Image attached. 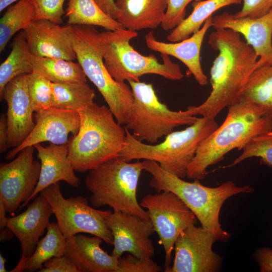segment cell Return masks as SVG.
<instances>
[{
    "instance_id": "obj_43",
    "label": "cell",
    "mask_w": 272,
    "mask_h": 272,
    "mask_svg": "<svg viewBox=\"0 0 272 272\" xmlns=\"http://www.w3.org/2000/svg\"><path fill=\"white\" fill-rule=\"evenodd\" d=\"M14 234L7 227L1 229L0 239L1 242H5L12 239Z\"/></svg>"
},
{
    "instance_id": "obj_28",
    "label": "cell",
    "mask_w": 272,
    "mask_h": 272,
    "mask_svg": "<svg viewBox=\"0 0 272 272\" xmlns=\"http://www.w3.org/2000/svg\"><path fill=\"white\" fill-rule=\"evenodd\" d=\"M12 50L0 65V94L14 78L33 72L32 56L23 30L14 38Z\"/></svg>"
},
{
    "instance_id": "obj_2",
    "label": "cell",
    "mask_w": 272,
    "mask_h": 272,
    "mask_svg": "<svg viewBox=\"0 0 272 272\" xmlns=\"http://www.w3.org/2000/svg\"><path fill=\"white\" fill-rule=\"evenodd\" d=\"M228 108L223 123L200 143L188 166L187 177L205 178L207 168L222 161L228 152L242 150L253 137L272 130V118L245 99Z\"/></svg>"
},
{
    "instance_id": "obj_40",
    "label": "cell",
    "mask_w": 272,
    "mask_h": 272,
    "mask_svg": "<svg viewBox=\"0 0 272 272\" xmlns=\"http://www.w3.org/2000/svg\"><path fill=\"white\" fill-rule=\"evenodd\" d=\"M8 122L6 114L0 117V153H4L9 148L8 146Z\"/></svg>"
},
{
    "instance_id": "obj_32",
    "label": "cell",
    "mask_w": 272,
    "mask_h": 272,
    "mask_svg": "<svg viewBox=\"0 0 272 272\" xmlns=\"http://www.w3.org/2000/svg\"><path fill=\"white\" fill-rule=\"evenodd\" d=\"M242 150L241 154L231 164L222 168L233 167L251 157L260 158L261 164L272 167V130L253 137Z\"/></svg>"
},
{
    "instance_id": "obj_34",
    "label": "cell",
    "mask_w": 272,
    "mask_h": 272,
    "mask_svg": "<svg viewBox=\"0 0 272 272\" xmlns=\"http://www.w3.org/2000/svg\"><path fill=\"white\" fill-rule=\"evenodd\" d=\"M34 7V21L47 20L60 25L65 14L63 5L65 0H31Z\"/></svg>"
},
{
    "instance_id": "obj_31",
    "label": "cell",
    "mask_w": 272,
    "mask_h": 272,
    "mask_svg": "<svg viewBox=\"0 0 272 272\" xmlns=\"http://www.w3.org/2000/svg\"><path fill=\"white\" fill-rule=\"evenodd\" d=\"M35 12L31 0H19L8 7L0 20V52L18 31L24 30L34 21Z\"/></svg>"
},
{
    "instance_id": "obj_4",
    "label": "cell",
    "mask_w": 272,
    "mask_h": 272,
    "mask_svg": "<svg viewBox=\"0 0 272 272\" xmlns=\"http://www.w3.org/2000/svg\"><path fill=\"white\" fill-rule=\"evenodd\" d=\"M78 133L68 142V157L75 171L84 173L119 156L126 131L108 107L93 102L78 111Z\"/></svg>"
},
{
    "instance_id": "obj_29",
    "label": "cell",
    "mask_w": 272,
    "mask_h": 272,
    "mask_svg": "<svg viewBox=\"0 0 272 272\" xmlns=\"http://www.w3.org/2000/svg\"><path fill=\"white\" fill-rule=\"evenodd\" d=\"M51 107L78 111L93 103L94 90L87 83L51 82Z\"/></svg>"
},
{
    "instance_id": "obj_19",
    "label": "cell",
    "mask_w": 272,
    "mask_h": 272,
    "mask_svg": "<svg viewBox=\"0 0 272 272\" xmlns=\"http://www.w3.org/2000/svg\"><path fill=\"white\" fill-rule=\"evenodd\" d=\"M23 31L33 55L68 60L77 59L73 25L61 26L47 20H39L31 22Z\"/></svg>"
},
{
    "instance_id": "obj_16",
    "label": "cell",
    "mask_w": 272,
    "mask_h": 272,
    "mask_svg": "<svg viewBox=\"0 0 272 272\" xmlns=\"http://www.w3.org/2000/svg\"><path fill=\"white\" fill-rule=\"evenodd\" d=\"M1 100L8 105L6 116L8 122V146H20L32 131L35 124L34 112L29 95L27 74L19 76L5 87Z\"/></svg>"
},
{
    "instance_id": "obj_26",
    "label": "cell",
    "mask_w": 272,
    "mask_h": 272,
    "mask_svg": "<svg viewBox=\"0 0 272 272\" xmlns=\"http://www.w3.org/2000/svg\"><path fill=\"white\" fill-rule=\"evenodd\" d=\"M66 238L57 222L49 224L45 235L39 240L34 253L28 257L18 272H33L40 269L44 263L54 257L64 255Z\"/></svg>"
},
{
    "instance_id": "obj_39",
    "label": "cell",
    "mask_w": 272,
    "mask_h": 272,
    "mask_svg": "<svg viewBox=\"0 0 272 272\" xmlns=\"http://www.w3.org/2000/svg\"><path fill=\"white\" fill-rule=\"evenodd\" d=\"M253 257L258 264L260 272H272V249L262 247L256 249Z\"/></svg>"
},
{
    "instance_id": "obj_11",
    "label": "cell",
    "mask_w": 272,
    "mask_h": 272,
    "mask_svg": "<svg viewBox=\"0 0 272 272\" xmlns=\"http://www.w3.org/2000/svg\"><path fill=\"white\" fill-rule=\"evenodd\" d=\"M140 203L148 212L158 235V242L164 249L166 272L171 266L172 253L177 238L189 226L196 224L197 218L185 203L170 191L148 194Z\"/></svg>"
},
{
    "instance_id": "obj_8",
    "label": "cell",
    "mask_w": 272,
    "mask_h": 272,
    "mask_svg": "<svg viewBox=\"0 0 272 272\" xmlns=\"http://www.w3.org/2000/svg\"><path fill=\"white\" fill-rule=\"evenodd\" d=\"M103 42L105 65L111 77L117 82L132 80L147 74H155L172 80L184 77L178 64L166 54H161L162 62L152 54L144 56L130 44L138 33L125 29L101 32Z\"/></svg>"
},
{
    "instance_id": "obj_25",
    "label": "cell",
    "mask_w": 272,
    "mask_h": 272,
    "mask_svg": "<svg viewBox=\"0 0 272 272\" xmlns=\"http://www.w3.org/2000/svg\"><path fill=\"white\" fill-rule=\"evenodd\" d=\"M242 0H205L193 2V10L168 35L167 39L171 42H179L189 38L191 34L198 31L205 21L214 12L231 5H239Z\"/></svg>"
},
{
    "instance_id": "obj_22",
    "label": "cell",
    "mask_w": 272,
    "mask_h": 272,
    "mask_svg": "<svg viewBox=\"0 0 272 272\" xmlns=\"http://www.w3.org/2000/svg\"><path fill=\"white\" fill-rule=\"evenodd\" d=\"M103 240L96 236L77 234L66 238L64 255L79 272H115L118 258L101 248Z\"/></svg>"
},
{
    "instance_id": "obj_14",
    "label": "cell",
    "mask_w": 272,
    "mask_h": 272,
    "mask_svg": "<svg viewBox=\"0 0 272 272\" xmlns=\"http://www.w3.org/2000/svg\"><path fill=\"white\" fill-rule=\"evenodd\" d=\"M105 223L113 237V256L119 258L126 252L141 258L154 255L150 237L155 231L150 219L113 210L105 218Z\"/></svg>"
},
{
    "instance_id": "obj_10",
    "label": "cell",
    "mask_w": 272,
    "mask_h": 272,
    "mask_svg": "<svg viewBox=\"0 0 272 272\" xmlns=\"http://www.w3.org/2000/svg\"><path fill=\"white\" fill-rule=\"evenodd\" d=\"M40 194L49 202L57 223L66 238L87 233L101 238L106 243L113 245V237L105 223V218L110 210H99L89 205L82 196L64 198L59 182L45 188Z\"/></svg>"
},
{
    "instance_id": "obj_42",
    "label": "cell",
    "mask_w": 272,
    "mask_h": 272,
    "mask_svg": "<svg viewBox=\"0 0 272 272\" xmlns=\"http://www.w3.org/2000/svg\"><path fill=\"white\" fill-rule=\"evenodd\" d=\"M6 212L3 199L0 197V229L7 227L8 217L6 216Z\"/></svg>"
},
{
    "instance_id": "obj_36",
    "label": "cell",
    "mask_w": 272,
    "mask_h": 272,
    "mask_svg": "<svg viewBox=\"0 0 272 272\" xmlns=\"http://www.w3.org/2000/svg\"><path fill=\"white\" fill-rule=\"evenodd\" d=\"M202 0H167V7L161 27L165 31L174 29L184 19L186 8L191 2Z\"/></svg>"
},
{
    "instance_id": "obj_30",
    "label": "cell",
    "mask_w": 272,
    "mask_h": 272,
    "mask_svg": "<svg viewBox=\"0 0 272 272\" xmlns=\"http://www.w3.org/2000/svg\"><path fill=\"white\" fill-rule=\"evenodd\" d=\"M257 106L272 118V65L256 69L250 76L241 98Z\"/></svg>"
},
{
    "instance_id": "obj_18",
    "label": "cell",
    "mask_w": 272,
    "mask_h": 272,
    "mask_svg": "<svg viewBox=\"0 0 272 272\" xmlns=\"http://www.w3.org/2000/svg\"><path fill=\"white\" fill-rule=\"evenodd\" d=\"M53 211L46 199L40 194L34 198L21 214L8 217L7 227L19 240L21 248V258L11 272H18L27 259L34 252L40 238L50 224Z\"/></svg>"
},
{
    "instance_id": "obj_23",
    "label": "cell",
    "mask_w": 272,
    "mask_h": 272,
    "mask_svg": "<svg viewBox=\"0 0 272 272\" xmlns=\"http://www.w3.org/2000/svg\"><path fill=\"white\" fill-rule=\"evenodd\" d=\"M116 20L132 31L155 29L161 25L167 0H116Z\"/></svg>"
},
{
    "instance_id": "obj_27",
    "label": "cell",
    "mask_w": 272,
    "mask_h": 272,
    "mask_svg": "<svg viewBox=\"0 0 272 272\" xmlns=\"http://www.w3.org/2000/svg\"><path fill=\"white\" fill-rule=\"evenodd\" d=\"M65 16L67 24L99 26L107 30L123 29L116 20L105 13L95 0H69Z\"/></svg>"
},
{
    "instance_id": "obj_37",
    "label": "cell",
    "mask_w": 272,
    "mask_h": 272,
    "mask_svg": "<svg viewBox=\"0 0 272 272\" xmlns=\"http://www.w3.org/2000/svg\"><path fill=\"white\" fill-rule=\"evenodd\" d=\"M241 10L233 14L236 17L257 18L269 12L272 8V0H243Z\"/></svg>"
},
{
    "instance_id": "obj_21",
    "label": "cell",
    "mask_w": 272,
    "mask_h": 272,
    "mask_svg": "<svg viewBox=\"0 0 272 272\" xmlns=\"http://www.w3.org/2000/svg\"><path fill=\"white\" fill-rule=\"evenodd\" d=\"M41 169L39 179L31 200L48 186L61 181L77 187L81 179L75 174V169L68 157V143L47 146L41 144L35 145Z\"/></svg>"
},
{
    "instance_id": "obj_5",
    "label": "cell",
    "mask_w": 272,
    "mask_h": 272,
    "mask_svg": "<svg viewBox=\"0 0 272 272\" xmlns=\"http://www.w3.org/2000/svg\"><path fill=\"white\" fill-rule=\"evenodd\" d=\"M218 127L215 118L201 116L185 129L173 131L158 144H146L134 138L125 128L126 140L119 157L155 161L166 171L181 178L187 177L188 167L200 143Z\"/></svg>"
},
{
    "instance_id": "obj_17",
    "label": "cell",
    "mask_w": 272,
    "mask_h": 272,
    "mask_svg": "<svg viewBox=\"0 0 272 272\" xmlns=\"http://www.w3.org/2000/svg\"><path fill=\"white\" fill-rule=\"evenodd\" d=\"M215 30L231 29L242 35L258 57L256 69L272 65V8L257 18L236 17L224 12L213 17Z\"/></svg>"
},
{
    "instance_id": "obj_15",
    "label": "cell",
    "mask_w": 272,
    "mask_h": 272,
    "mask_svg": "<svg viewBox=\"0 0 272 272\" xmlns=\"http://www.w3.org/2000/svg\"><path fill=\"white\" fill-rule=\"evenodd\" d=\"M35 126L29 135L19 146L6 155L7 159L14 158L23 149L37 144L48 142L56 145L69 142V135L79 131L80 118L77 111L50 107L35 114Z\"/></svg>"
},
{
    "instance_id": "obj_38",
    "label": "cell",
    "mask_w": 272,
    "mask_h": 272,
    "mask_svg": "<svg viewBox=\"0 0 272 272\" xmlns=\"http://www.w3.org/2000/svg\"><path fill=\"white\" fill-rule=\"evenodd\" d=\"M39 272H79L75 264L66 256L54 257L46 261Z\"/></svg>"
},
{
    "instance_id": "obj_1",
    "label": "cell",
    "mask_w": 272,
    "mask_h": 272,
    "mask_svg": "<svg viewBox=\"0 0 272 272\" xmlns=\"http://www.w3.org/2000/svg\"><path fill=\"white\" fill-rule=\"evenodd\" d=\"M208 44L219 51L210 71L212 91L202 103L187 109L193 115L215 118L225 107L241 99L258 57L240 34L231 29L215 30L209 35Z\"/></svg>"
},
{
    "instance_id": "obj_33",
    "label": "cell",
    "mask_w": 272,
    "mask_h": 272,
    "mask_svg": "<svg viewBox=\"0 0 272 272\" xmlns=\"http://www.w3.org/2000/svg\"><path fill=\"white\" fill-rule=\"evenodd\" d=\"M27 80L34 112H38L51 107V82L34 72L27 74Z\"/></svg>"
},
{
    "instance_id": "obj_6",
    "label": "cell",
    "mask_w": 272,
    "mask_h": 272,
    "mask_svg": "<svg viewBox=\"0 0 272 272\" xmlns=\"http://www.w3.org/2000/svg\"><path fill=\"white\" fill-rule=\"evenodd\" d=\"M73 38L77 59L87 79L97 88L117 122L125 125L133 102L132 90L125 82H117L104 62L101 32L93 26L73 25Z\"/></svg>"
},
{
    "instance_id": "obj_35",
    "label": "cell",
    "mask_w": 272,
    "mask_h": 272,
    "mask_svg": "<svg viewBox=\"0 0 272 272\" xmlns=\"http://www.w3.org/2000/svg\"><path fill=\"white\" fill-rule=\"evenodd\" d=\"M162 268L151 258H141L130 253L118 258L115 272H159Z\"/></svg>"
},
{
    "instance_id": "obj_41",
    "label": "cell",
    "mask_w": 272,
    "mask_h": 272,
    "mask_svg": "<svg viewBox=\"0 0 272 272\" xmlns=\"http://www.w3.org/2000/svg\"><path fill=\"white\" fill-rule=\"evenodd\" d=\"M95 1L105 13L116 20L117 9L114 0H95Z\"/></svg>"
},
{
    "instance_id": "obj_3",
    "label": "cell",
    "mask_w": 272,
    "mask_h": 272,
    "mask_svg": "<svg viewBox=\"0 0 272 272\" xmlns=\"http://www.w3.org/2000/svg\"><path fill=\"white\" fill-rule=\"evenodd\" d=\"M144 170L152 176L149 186L157 192L170 191L178 196L194 213L201 226L212 232L217 241L227 242L231 234L223 230L219 215L224 202L240 193H250L249 185L237 186L231 181L215 187L205 186L198 179L188 182L163 169L158 163L144 160Z\"/></svg>"
},
{
    "instance_id": "obj_12",
    "label": "cell",
    "mask_w": 272,
    "mask_h": 272,
    "mask_svg": "<svg viewBox=\"0 0 272 272\" xmlns=\"http://www.w3.org/2000/svg\"><path fill=\"white\" fill-rule=\"evenodd\" d=\"M35 149L26 147L12 161L0 164V197L9 213L26 206L37 186L41 165L34 159Z\"/></svg>"
},
{
    "instance_id": "obj_44",
    "label": "cell",
    "mask_w": 272,
    "mask_h": 272,
    "mask_svg": "<svg viewBox=\"0 0 272 272\" xmlns=\"http://www.w3.org/2000/svg\"><path fill=\"white\" fill-rule=\"evenodd\" d=\"M19 0H0V12H2L5 9Z\"/></svg>"
},
{
    "instance_id": "obj_24",
    "label": "cell",
    "mask_w": 272,
    "mask_h": 272,
    "mask_svg": "<svg viewBox=\"0 0 272 272\" xmlns=\"http://www.w3.org/2000/svg\"><path fill=\"white\" fill-rule=\"evenodd\" d=\"M33 72L52 83H87V78L80 64L61 58L32 56Z\"/></svg>"
},
{
    "instance_id": "obj_7",
    "label": "cell",
    "mask_w": 272,
    "mask_h": 272,
    "mask_svg": "<svg viewBox=\"0 0 272 272\" xmlns=\"http://www.w3.org/2000/svg\"><path fill=\"white\" fill-rule=\"evenodd\" d=\"M144 170L143 161L129 163L119 156L89 171L85 183L94 208L107 206L113 210L149 219L148 212L138 202L139 179Z\"/></svg>"
},
{
    "instance_id": "obj_13",
    "label": "cell",
    "mask_w": 272,
    "mask_h": 272,
    "mask_svg": "<svg viewBox=\"0 0 272 272\" xmlns=\"http://www.w3.org/2000/svg\"><path fill=\"white\" fill-rule=\"evenodd\" d=\"M216 241L212 232L201 226L190 225L177 238L173 264L166 272L220 271L223 257L213 250Z\"/></svg>"
},
{
    "instance_id": "obj_20",
    "label": "cell",
    "mask_w": 272,
    "mask_h": 272,
    "mask_svg": "<svg viewBox=\"0 0 272 272\" xmlns=\"http://www.w3.org/2000/svg\"><path fill=\"white\" fill-rule=\"evenodd\" d=\"M213 16L204 23L201 28L191 37L177 42L166 43L157 40L154 32L151 31L145 36L147 47L161 54L172 56L184 63L188 69V75H192L201 86L208 84V80L201 67L200 50L208 29L212 27Z\"/></svg>"
},
{
    "instance_id": "obj_45",
    "label": "cell",
    "mask_w": 272,
    "mask_h": 272,
    "mask_svg": "<svg viewBox=\"0 0 272 272\" xmlns=\"http://www.w3.org/2000/svg\"><path fill=\"white\" fill-rule=\"evenodd\" d=\"M6 259L3 257L2 253L0 254V272H7L5 267Z\"/></svg>"
},
{
    "instance_id": "obj_9",
    "label": "cell",
    "mask_w": 272,
    "mask_h": 272,
    "mask_svg": "<svg viewBox=\"0 0 272 272\" xmlns=\"http://www.w3.org/2000/svg\"><path fill=\"white\" fill-rule=\"evenodd\" d=\"M133 102L124 127L137 140L152 144L180 126L190 125L197 117L187 109L172 111L159 99L152 84L128 81Z\"/></svg>"
}]
</instances>
